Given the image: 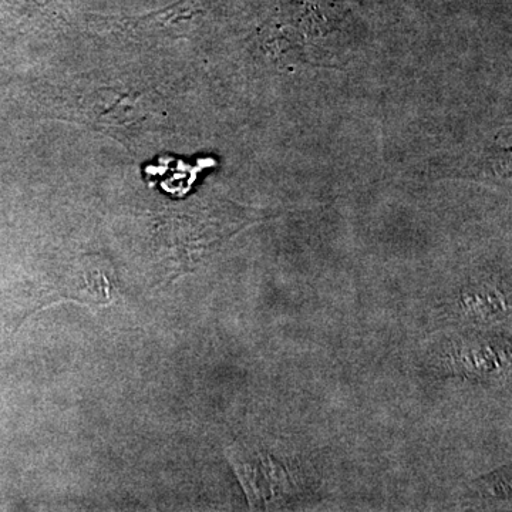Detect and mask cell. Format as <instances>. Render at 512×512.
<instances>
[{
  "instance_id": "obj_1",
  "label": "cell",
  "mask_w": 512,
  "mask_h": 512,
  "mask_svg": "<svg viewBox=\"0 0 512 512\" xmlns=\"http://www.w3.org/2000/svg\"><path fill=\"white\" fill-rule=\"evenodd\" d=\"M229 461L251 505L256 508H279L293 493V483L284 464L258 447L234 446Z\"/></svg>"
}]
</instances>
